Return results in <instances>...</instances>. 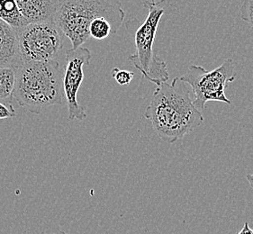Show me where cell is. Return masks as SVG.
I'll use <instances>...</instances> for the list:
<instances>
[{"instance_id": "11", "label": "cell", "mask_w": 253, "mask_h": 234, "mask_svg": "<svg viewBox=\"0 0 253 234\" xmlns=\"http://www.w3.org/2000/svg\"><path fill=\"white\" fill-rule=\"evenodd\" d=\"M0 19L15 29L27 25L18 11L15 0H0Z\"/></svg>"}, {"instance_id": "4", "label": "cell", "mask_w": 253, "mask_h": 234, "mask_svg": "<svg viewBox=\"0 0 253 234\" xmlns=\"http://www.w3.org/2000/svg\"><path fill=\"white\" fill-rule=\"evenodd\" d=\"M142 5L148 11V15L135 31V51L129 57V60L141 72L142 78L158 87L169 80V74L166 62L155 54L153 46L162 16L172 12L174 5L169 0H160L157 2L146 0Z\"/></svg>"}, {"instance_id": "18", "label": "cell", "mask_w": 253, "mask_h": 234, "mask_svg": "<svg viewBox=\"0 0 253 234\" xmlns=\"http://www.w3.org/2000/svg\"><path fill=\"white\" fill-rule=\"evenodd\" d=\"M44 234V233H42V234ZM66 234V233H65V232H59V233H56V234Z\"/></svg>"}, {"instance_id": "15", "label": "cell", "mask_w": 253, "mask_h": 234, "mask_svg": "<svg viewBox=\"0 0 253 234\" xmlns=\"http://www.w3.org/2000/svg\"><path fill=\"white\" fill-rule=\"evenodd\" d=\"M16 116L14 107H6L4 104L0 103V120L7 119V118H14Z\"/></svg>"}, {"instance_id": "12", "label": "cell", "mask_w": 253, "mask_h": 234, "mask_svg": "<svg viewBox=\"0 0 253 234\" xmlns=\"http://www.w3.org/2000/svg\"><path fill=\"white\" fill-rule=\"evenodd\" d=\"M88 33L92 38L96 40H104L114 34L111 24L105 18L99 17L94 19L88 27Z\"/></svg>"}, {"instance_id": "6", "label": "cell", "mask_w": 253, "mask_h": 234, "mask_svg": "<svg viewBox=\"0 0 253 234\" xmlns=\"http://www.w3.org/2000/svg\"><path fill=\"white\" fill-rule=\"evenodd\" d=\"M15 31L22 61H52L63 48L62 32L53 21L29 23Z\"/></svg>"}, {"instance_id": "2", "label": "cell", "mask_w": 253, "mask_h": 234, "mask_svg": "<svg viewBox=\"0 0 253 234\" xmlns=\"http://www.w3.org/2000/svg\"><path fill=\"white\" fill-rule=\"evenodd\" d=\"M63 71L58 61L21 60L15 70L14 98L21 107L41 115L48 107L61 105Z\"/></svg>"}, {"instance_id": "14", "label": "cell", "mask_w": 253, "mask_h": 234, "mask_svg": "<svg viewBox=\"0 0 253 234\" xmlns=\"http://www.w3.org/2000/svg\"><path fill=\"white\" fill-rule=\"evenodd\" d=\"M241 18L253 29V0H244L240 11Z\"/></svg>"}, {"instance_id": "10", "label": "cell", "mask_w": 253, "mask_h": 234, "mask_svg": "<svg viewBox=\"0 0 253 234\" xmlns=\"http://www.w3.org/2000/svg\"><path fill=\"white\" fill-rule=\"evenodd\" d=\"M15 70L16 67L0 68V103L11 108L14 107L12 100L15 92Z\"/></svg>"}, {"instance_id": "8", "label": "cell", "mask_w": 253, "mask_h": 234, "mask_svg": "<svg viewBox=\"0 0 253 234\" xmlns=\"http://www.w3.org/2000/svg\"><path fill=\"white\" fill-rule=\"evenodd\" d=\"M27 24L53 21L62 0H15Z\"/></svg>"}, {"instance_id": "3", "label": "cell", "mask_w": 253, "mask_h": 234, "mask_svg": "<svg viewBox=\"0 0 253 234\" xmlns=\"http://www.w3.org/2000/svg\"><path fill=\"white\" fill-rule=\"evenodd\" d=\"M99 17L107 19L117 34L126 12L120 0H62L53 22L71 40L72 49L83 45L90 38L88 27Z\"/></svg>"}, {"instance_id": "5", "label": "cell", "mask_w": 253, "mask_h": 234, "mask_svg": "<svg viewBox=\"0 0 253 234\" xmlns=\"http://www.w3.org/2000/svg\"><path fill=\"white\" fill-rule=\"evenodd\" d=\"M237 77L235 63L232 59L223 61L220 66L208 72L204 67L191 65L179 79L190 86L195 95L193 103L198 110H203L209 101L231 105L225 95V89Z\"/></svg>"}, {"instance_id": "13", "label": "cell", "mask_w": 253, "mask_h": 234, "mask_svg": "<svg viewBox=\"0 0 253 234\" xmlns=\"http://www.w3.org/2000/svg\"><path fill=\"white\" fill-rule=\"evenodd\" d=\"M111 75L113 78L120 85V86H127L129 85L134 77V73L126 70H121L118 68H114L112 70Z\"/></svg>"}, {"instance_id": "16", "label": "cell", "mask_w": 253, "mask_h": 234, "mask_svg": "<svg viewBox=\"0 0 253 234\" xmlns=\"http://www.w3.org/2000/svg\"><path fill=\"white\" fill-rule=\"evenodd\" d=\"M236 234H253V229L250 227L248 222H245L243 224V229Z\"/></svg>"}, {"instance_id": "17", "label": "cell", "mask_w": 253, "mask_h": 234, "mask_svg": "<svg viewBox=\"0 0 253 234\" xmlns=\"http://www.w3.org/2000/svg\"><path fill=\"white\" fill-rule=\"evenodd\" d=\"M246 179L248 180L250 186L253 189V174H249L246 176Z\"/></svg>"}, {"instance_id": "9", "label": "cell", "mask_w": 253, "mask_h": 234, "mask_svg": "<svg viewBox=\"0 0 253 234\" xmlns=\"http://www.w3.org/2000/svg\"><path fill=\"white\" fill-rule=\"evenodd\" d=\"M20 61L16 31L0 19V68L17 67Z\"/></svg>"}, {"instance_id": "1", "label": "cell", "mask_w": 253, "mask_h": 234, "mask_svg": "<svg viewBox=\"0 0 253 234\" xmlns=\"http://www.w3.org/2000/svg\"><path fill=\"white\" fill-rule=\"evenodd\" d=\"M144 117L152 122L154 132L167 143H176L200 126L204 117L195 107L187 84L175 78L158 86Z\"/></svg>"}, {"instance_id": "7", "label": "cell", "mask_w": 253, "mask_h": 234, "mask_svg": "<svg viewBox=\"0 0 253 234\" xmlns=\"http://www.w3.org/2000/svg\"><path fill=\"white\" fill-rule=\"evenodd\" d=\"M91 52L85 47L71 49L66 52V66L63 71V93L66 98L69 119L83 121L86 118L84 107L78 101V94L84 79V66L89 65Z\"/></svg>"}]
</instances>
